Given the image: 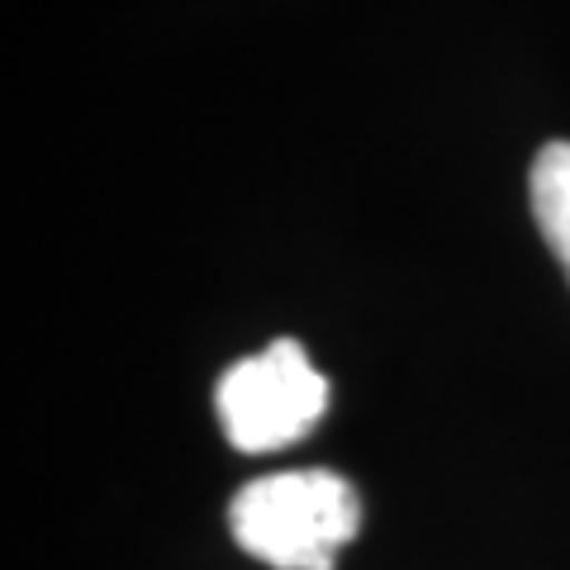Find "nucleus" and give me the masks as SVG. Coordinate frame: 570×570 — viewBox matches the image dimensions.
Instances as JSON below:
<instances>
[{"label": "nucleus", "instance_id": "obj_2", "mask_svg": "<svg viewBox=\"0 0 570 570\" xmlns=\"http://www.w3.org/2000/svg\"><path fill=\"white\" fill-rule=\"evenodd\" d=\"M224 438L238 452L262 456L309 438V428L328 409V381L314 371L295 337H276L266 352L243 356L214 385Z\"/></svg>", "mask_w": 570, "mask_h": 570}, {"label": "nucleus", "instance_id": "obj_1", "mask_svg": "<svg viewBox=\"0 0 570 570\" xmlns=\"http://www.w3.org/2000/svg\"><path fill=\"white\" fill-rule=\"evenodd\" d=\"M234 542L272 570H333L362 532V494L347 475L309 466L247 480L228 504Z\"/></svg>", "mask_w": 570, "mask_h": 570}, {"label": "nucleus", "instance_id": "obj_3", "mask_svg": "<svg viewBox=\"0 0 570 570\" xmlns=\"http://www.w3.org/2000/svg\"><path fill=\"white\" fill-rule=\"evenodd\" d=\"M528 200H532V219H538L547 247L557 253L561 272L570 281V142H547L532 157Z\"/></svg>", "mask_w": 570, "mask_h": 570}]
</instances>
